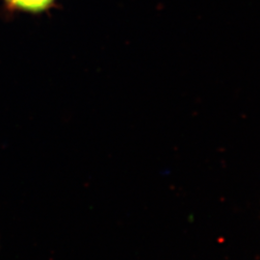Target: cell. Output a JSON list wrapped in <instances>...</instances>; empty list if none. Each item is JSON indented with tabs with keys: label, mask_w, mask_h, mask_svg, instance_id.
Wrapping results in <instances>:
<instances>
[{
	"label": "cell",
	"mask_w": 260,
	"mask_h": 260,
	"mask_svg": "<svg viewBox=\"0 0 260 260\" xmlns=\"http://www.w3.org/2000/svg\"><path fill=\"white\" fill-rule=\"evenodd\" d=\"M57 0H2L11 12L39 14L51 9Z\"/></svg>",
	"instance_id": "cell-1"
}]
</instances>
